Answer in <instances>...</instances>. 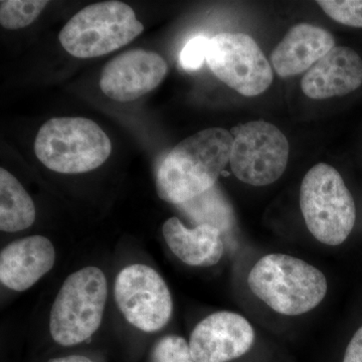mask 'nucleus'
Instances as JSON below:
<instances>
[{"instance_id": "nucleus-22", "label": "nucleus", "mask_w": 362, "mask_h": 362, "mask_svg": "<svg viewBox=\"0 0 362 362\" xmlns=\"http://www.w3.org/2000/svg\"><path fill=\"white\" fill-rule=\"evenodd\" d=\"M343 362H362V326L350 340Z\"/></svg>"}, {"instance_id": "nucleus-7", "label": "nucleus", "mask_w": 362, "mask_h": 362, "mask_svg": "<svg viewBox=\"0 0 362 362\" xmlns=\"http://www.w3.org/2000/svg\"><path fill=\"white\" fill-rule=\"evenodd\" d=\"M230 168L238 180L252 187L277 181L287 168L289 142L273 124L252 121L230 131Z\"/></svg>"}, {"instance_id": "nucleus-21", "label": "nucleus", "mask_w": 362, "mask_h": 362, "mask_svg": "<svg viewBox=\"0 0 362 362\" xmlns=\"http://www.w3.org/2000/svg\"><path fill=\"white\" fill-rule=\"evenodd\" d=\"M209 42L204 35H197L188 40L180 52V66L187 71L199 70L206 59Z\"/></svg>"}, {"instance_id": "nucleus-2", "label": "nucleus", "mask_w": 362, "mask_h": 362, "mask_svg": "<svg viewBox=\"0 0 362 362\" xmlns=\"http://www.w3.org/2000/svg\"><path fill=\"white\" fill-rule=\"evenodd\" d=\"M247 284L255 296L277 313L298 316L316 308L327 293L320 270L303 259L270 254L252 267Z\"/></svg>"}, {"instance_id": "nucleus-18", "label": "nucleus", "mask_w": 362, "mask_h": 362, "mask_svg": "<svg viewBox=\"0 0 362 362\" xmlns=\"http://www.w3.org/2000/svg\"><path fill=\"white\" fill-rule=\"evenodd\" d=\"M47 4L44 0H2L0 23L6 30L25 28L39 18Z\"/></svg>"}, {"instance_id": "nucleus-19", "label": "nucleus", "mask_w": 362, "mask_h": 362, "mask_svg": "<svg viewBox=\"0 0 362 362\" xmlns=\"http://www.w3.org/2000/svg\"><path fill=\"white\" fill-rule=\"evenodd\" d=\"M317 4L337 23L362 28V0H319Z\"/></svg>"}, {"instance_id": "nucleus-16", "label": "nucleus", "mask_w": 362, "mask_h": 362, "mask_svg": "<svg viewBox=\"0 0 362 362\" xmlns=\"http://www.w3.org/2000/svg\"><path fill=\"white\" fill-rule=\"evenodd\" d=\"M35 206L32 197L6 169L0 168V230L16 233L35 223Z\"/></svg>"}, {"instance_id": "nucleus-4", "label": "nucleus", "mask_w": 362, "mask_h": 362, "mask_svg": "<svg viewBox=\"0 0 362 362\" xmlns=\"http://www.w3.org/2000/svg\"><path fill=\"white\" fill-rule=\"evenodd\" d=\"M300 207L309 232L327 246L343 244L356 225L354 197L342 176L329 164H316L304 176Z\"/></svg>"}, {"instance_id": "nucleus-1", "label": "nucleus", "mask_w": 362, "mask_h": 362, "mask_svg": "<svg viewBox=\"0 0 362 362\" xmlns=\"http://www.w3.org/2000/svg\"><path fill=\"white\" fill-rule=\"evenodd\" d=\"M233 144L232 133L218 127L199 131L178 143L157 169L159 197L178 206L213 188L230 163Z\"/></svg>"}, {"instance_id": "nucleus-12", "label": "nucleus", "mask_w": 362, "mask_h": 362, "mask_svg": "<svg viewBox=\"0 0 362 362\" xmlns=\"http://www.w3.org/2000/svg\"><path fill=\"white\" fill-rule=\"evenodd\" d=\"M362 85V59L349 47H334L301 81V89L314 100L349 95Z\"/></svg>"}, {"instance_id": "nucleus-15", "label": "nucleus", "mask_w": 362, "mask_h": 362, "mask_svg": "<svg viewBox=\"0 0 362 362\" xmlns=\"http://www.w3.org/2000/svg\"><path fill=\"white\" fill-rule=\"evenodd\" d=\"M162 233L171 252L187 265H216L225 251L223 233L211 226L187 228L177 218H170L164 223Z\"/></svg>"}, {"instance_id": "nucleus-3", "label": "nucleus", "mask_w": 362, "mask_h": 362, "mask_svg": "<svg viewBox=\"0 0 362 362\" xmlns=\"http://www.w3.org/2000/svg\"><path fill=\"white\" fill-rule=\"evenodd\" d=\"M110 139L97 123L81 117L52 118L40 127L35 152L45 168L64 175L88 173L110 156Z\"/></svg>"}, {"instance_id": "nucleus-9", "label": "nucleus", "mask_w": 362, "mask_h": 362, "mask_svg": "<svg viewBox=\"0 0 362 362\" xmlns=\"http://www.w3.org/2000/svg\"><path fill=\"white\" fill-rule=\"evenodd\" d=\"M114 295L126 320L138 329H162L173 314L168 285L153 269L141 264L126 267L117 276Z\"/></svg>"}, {"instance_id": "nucleus-17", "label": "nucleus", "mask_w": 362, "mask_h": 362, "mask_svg": "<svg viewBox=\"0 0 362 362\" xmlns=\"http://www.w3.org/2000/svg\"><path fill=\"white\" fill-rule=\"evenodd\" d=\"M178 206L197 226H211L223 233L228 232L235 223L232 206L214 187Z\"/></svg>"}, {"instance_id": "nucleus-6", "label": "nucleus", "mask_w": 362, "mask_h": 362, "mask_svg": "<svg viewBox=\"0 0 362 362\" xmlns=\"http://www.w3.org/2000/svg\"><path fill=\"white\" fill-rule=\"evenodd\" d=\"M144 30L134 11L121 1L90 4L64 26L59 42L78 59L97 58L129 44Z\"/></svg>"}, {"instance_id": "nucleus-13", "label": "nucleus", "mask_w": 362, "mask_h": 362, "mask_svg": "<svg viewBox=\"0 0 362 362\" xmlns=\"http://www.w3.org/2000/svg\"><path fill=\"white\" fill-rule=\"evenodd\" d=\"M54 261L56 251L47 238L14 240L0 254V281L13 291H25L52 270Z\"/></svg>"}, {"instance_id": "nucleus-8", "label": "nucleus", "mask_w": 362, "mask_h": 362, "mask_svg": "<svg viewBox=\"0 0 362 362\" xmlns=\"http://www.w3.org/2000/svg\"><path fill=\"white\" fill-rule=\"evenodd\" d=\"M206 61L216 77L243 96H258L273 82L270 63L245 33L214 35L209 39Z\"/></svg>"}, {"instance_id": "nucleus-20", "label": "nucleus", "mask_w": 362, "mask_h": 362, "mask_svg": "<svg viewBox=\"0 0 362 362\" xmlns=\"http://www.w3.org/2000/svg\"><path fill=\"white\" fill-rule=\"evenodd\" d=\"M153 362H197L185 338L168 335L156 343L152 352Z\"/></svg>"}, {"instance_id": "nucleus-14", "label": "nucleus", "mask_w": 362, "mask_h": 362, "mask_svg": "<svg viewBox=\"0 0 362 362\" xmlns=\"http://www.w3.org/2000/svg\"><path fill=\"white\" fill-rule=\"evenodd\" d=\"M335 47L329 32L309 23L293 26L271 54V63L280 77L309 71Z\"/></svg>"}, {"instance_id": "nucleus-5", "label": "nucleus", "mask_w": 362, "mask_h": 362, "mask_svg": "<svg viewBox=\"0 0 362 362\" xmlns=\"http://www.w3.org/2000/svg\"><path fill=\"white\" fill-rule=\"evenodd\" d=\"M107 295V279L99 268L87 267L69 276L52 304V339L63 346L89 339L101 325Z\"/></svg>"}, {"instance_id": "nucleus-10", "label": "nucleus", "mask_w": 362, "mask_h": 362, "mask_svg": "<svg viewBox=\"0 0 362 362\" xmlns=\"http://www.w3.org/2000/svg\"><path fill=\"white\" fill-rule=\"evenodd\" d=\"M168 64L160 54L137 49L123 52L104 66L100 88L118 102L139 99L161 84Z\"/></svg>"}, {"instance_id": "nucleus-11", "label": "nucleus", "mask_w": 362, "mask_h": 362, "mask_svg": "<svg viewBox=\"0 0 362 362\" xmlns=\"http://www.w3.org/2000/svg\"><path fill=\"white\" fill-rule=\"evenodd\" d=\"M254 341L255 331L245 317L221 311L197 324L189 346L197 362H228L246 354Z\"/></svg>"}, {"instance_id": "nucleus-23", "label": "nucleus", "mask_w": 362, "mask_h": 362, "mask_svg": "<svg viewBox=\"0 0 362 362\" xmlns=\"http://www.w3.org/2000/svg\"><path fill=\"white\" fill-rule=\"evenodd\" d=\"M49 362H94L90 361L88 357L82 356H69L64 357H58V358H52Z\"/></svg>"}]
</instances>
